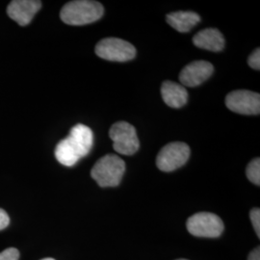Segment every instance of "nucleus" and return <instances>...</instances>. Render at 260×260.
<instances>
[{"label":"nucleus","mask_w":260,"mask_h":260,"mask_svg":"<svg viewBox=\"0 0 260 260\" xmlns=\"http://www.w3.org/2000/svg\"><path fill=\"white\" fill-rule=\"evenodd\" d=\"M167 22L178 32L186 33L189 32L193 27L201 21V17L195 12H174L171 14H168Z\"/></svg>","instance_id":"13"},{"label":"nucleus","mask_w":260,"mask_h":260,"mask_svg":"<svg viewBox=\"0 0 260 260\" xmlns=\"http://www.w3.org/2000/svg\"><path fill=\"white\" fill-rule=\"evenodd\" d=\"M95 53L107 61L126 62L136 56V48L119 38H106L98 43Z\"/></svg>","instance_id":"6"},{"label":"nucleus","mask_w":260,"mask_h":260,"mask_svg":"<svg viewBox=\"0 0 260 260\" xmlns=\"http://www.w3.org/2000/svg\"><path fill=\"white\" fill-rule=\"evenodd\" d=\"M42 260H55V259H53V258H44V259H42Z\"/></svg>","instance_id":"20"},{"label":"nucleus","mask_w":260,"mask_h":260,"mask_svg":"<svg viewBox=\"0 0 260 260\" xmlns=\"http://www.w3.org/2000/svg\"><path fill=\"white\" fill-rule=\"evenodd\" d=\"M213 72L211 63L207 61H195L183 68L179 74V81L183 87H197L206 81Z\"/></svg>","instance_id":"9"},{"label":"nucleus","mask_w":260,"mask_h":260,"mask_svg":"<svg viewBox=\"0 0 260 260\" xmlns=\"http://www.w3.org/2000/svg\"><path fill=\"white\" fill-rule=\"evenodd\" d=\"M19 251L15 248H9L0 252V260H19Z\"/></svg>","instance_id":"17"},{"label":"nucleus","mask_w":260,"mask_h":260,"mask_svg":"<svg viewBox=\"0 0 260 260\" xmlns=\"http://www.w3.org/2000/svg\"><path fill=\"white\" fill-rule=\"evenodd\" d=\"M225 105L231 111L242 115H259L260 95L247 90H236L225 98Z\"/></svg>","instance_id":"8"},{"label":"nucleus","mask_w":260,"mask_h":260,"mask_svg":"<svg viewBox=\"0 0 260 260\" xmlns=\"http://www.w3.org/2000/svg\"><path fill=\"white\" fill-rule=\"evenodd\" d=\"M248 260H260V249L256 248L248 256Z\"/></svg>","instance_id":"19"},{"label":"nucleus","mask_w":260,"mask_h":260,"mask_svg":"<svg viewBox=\"0 0 260 260\" xmlns=\"http://www.w3.org/2000/svg\"><path fill=\"white\" fill-rule=\"evenodd\" d=\"M93 145L92 129L78 123L71 129L69 136L56 146V159L66 167H73L81 158L90 153Z\"/></svg>","instance_id":"1"},{"label":"nucleus","mask_w":260,"mask_h":260,"mask_svg":"<svg viewBox=\"0 0 260 260\" xmlns=\"http://www.w3.org/2000/svg\"><path fill=\"white\" fill-rule=\"evenodd\" d=\"M177 260H188V259H177Z\"/></svg>","instance_id":"21"},{"label":"nucleus","mask_w":260,"mask_h":260,"mask_svg":"<svg viewBox=\"0 0 260 260\" xmlns=\"http://www.w3.org/2000/svg\"><path fill=\"white\" fill-rule=\"evenodd\" d=\"M161 94L164 103L172 108H180L188 101L185 87L173 81H164L161 86Z\"/></svg>","instance_id":"12"},{"label":"nucleus","mask_w":260,"mask_h":260,"mask_svg":"<svg viewBox=\"0 0 260 260\" xmlns=\"http://www.w3.org/2000/svg\"><path fill=\"white\" fill-rule=\"evenodd\" d=\"M193 43L199 48L218 52L223 50L225 42L223 34L218 29L206 28L196 34Z\"/></svg>","instance_id":"11"},{"label":"nucleus","mask_w":260,"mask_h":260,"mask_svg":"<svg viewBox=\"0 0 260 260\" xmlns=\"http://www.w3.org/2000/svg\"><path fill=\"white\" fill-rule=\"evenodd\" d=\"M248 64L251 69L259 71L260 70V49L256 48L251 55L249 56Z\"/></svg>","instance_id":"16"},{"label":"nucleus","mask_w":260,"mask_h":260,"mask_svg":"<svg viewBox=\"0 0 260 260\" xmlns=\"http://www.w3.org/2000/svg\"><path fill=\"white\" fill-rule=\"evenodd\" d=\"M190 156V148L183 142H173L159 151L156 166L162 172H173L182 167Z\"/></svg>","instance_id":"7"},{"label":"nucleus","mask_w":260,"mask_h":260,"mask_svg":"<svg viewBox=\"0 0 260 260\" xmlns=\"http://www.w3.org/2000/svg\"><path fill=\"white\" fill-rule=\"evenodd\" d=\"M188 232L197 237L216 238L223 232V221L216 214L199 212L191 216L186 223Z\"/></svg>","instance_id":"5"},{"label":"nucleus","mask_w":260,"mask_h":260,"mask_svg":"<svg viewBox=\"0 0 260 260\" xmlns=\"http://www.w3.org/2000/svg\"><path fill=\"white\" fill-rule=\"evenodd\" d=\"M125 172L124 161L115 154H107L94 164L91 176L101 187H116Z\"/></svg>","instance_id":"3"},{"label":"nucleus","mask_w":260,"mask_h":260,"mask_svg":"<svg viewBox=\"0 0 260 260\" xmlns=\"http://www.w3.org/2000/svg\"><path fill=\"white\" fill-rule=\"evenodd\" d=\"M248 179L255 185H260V159L254 158L248 164L246 169Z\"/></svg>","instance_id":"14"},{"label":"nucleus","mask_w":260,"mask_h":260,"mask_svg":"<svg viewBox=\"0 0 260 260\" xmlns=\"http://www.w3.org/2000/svg\"><path fill=\"white\" fill-rule=\"evenodd\" d=\"M10 218L8 214L6 213L5 210L0 208V231L4 230L9 225Z\"/></svg>","instance_id":"18"},{"label":"nucleus","mask_w":260,"mask_h":260,"mask_svg":"<svg viewBox=\"0 0 260 260\" xmlns=\"http://www.w3.org/2000/svg\"><path fill=\"white\" fill-rule=\"evenodd\" d=\"M115 151L123 155H132L138 151L140 142L133 125L126 121H118L112 125L109 131Z\"/></svg>","instance_id":"4"},{"label":"nucleus","mask_w":260,"mask_h":260,"mask_svg":"<svg viewBox=\"0 0 260 260\" xmlns=\"http://www.w3.org/2000/svg\"><path fill=\"white\" fill-rule=\"evenodd\" d=\"M42 7V2L38 0H14L10 2L7 14L11 19L20 26H25Z\"/></svg>","instance_id":"10"},{"label":"nucleus","mask_w":260,"mask_h":260,"mask_svg":"<svg viewBox=\"0 0 260 260\" xmlns=\"http://www.w3.org/2000/svg\"><path fill=\"white\" fill-rule=\"evenodd\" d=\"M251 223L253 225L254 232L256 233L257 237H260V210L259 208H253L250 212Z\"/></svg>","instance_id":"15"},{"label":"nucleus","mask_w":260,"mask_h":260,"mask_svg":"<svg viewBox=\"0 0 260 260\" xmlns=\"http://www.w3.org/2000/svg\"><path fill=\"white\" fill-rule=\"evenodd\" d=\"M103 12V5L98 1L75 0L64 5L60 17L69 25H84L99 20Z\"/></svg>","instance_id":"2"}]
</instances>
